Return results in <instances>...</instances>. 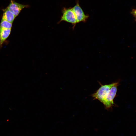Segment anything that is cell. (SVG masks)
Returning a JSON list of instances; mask_svg holds the SVG:
<instances>
[{"instance_id":"7","label":"cell","mask_w":136,"mask_h":136,"mask_svg":"<svg viewBox=\"0 0 136 136\" xmlns=\"http://www.w3.org/2000/svg\"><path fill=\"white\" fill-rule=\"evenodd\" d=\"M3 10V13L2 19L6 20L12 23L16 17L7 8Z\"/></svg>"},{"instance_id":"2","label":"cell","mask_w":136,"mask_h":136,"mask_svg":"<svg viewBox=\"0 0 136 136\" xmlns=\"http://www.w3.org/2000/svg\"><path fill=\"white\" fill-rule=\"evenodd\" d=\"M115 83V82L104 85H102L100 83L101 86L91 95L94 99H97L103 104L107 93Z\"/></svg>"},{"instance_id":"9","label":"cell","mask_w":136,"mask_h":136,"mask_svg":"<svg viewBox=\"0 0 136 136\" xmlns=\"http://www.w3.org/2000/svg\"><path fill=\"white\" fill-rule=\"evenodd\" d=\"M133 13L136 16V10H134L133 12Z\"/></svg>"},{"instance_id":"8","label":"cell","mask_w":136,"mask_h":136,"mask_svg":"<svg viewBox=\"0 0 136 136\" xmlns=\"http://www.w3.org/2000/svg\"><path fill=\"white\" fill-rule=\"evenodd\" d=\"M12 25V23L2 19L0 23V28L11 29Z\"/></svg>"},{"instance_id":"6","label":"cell","mask_w":136,"mask_h":136,"mask_svg":"<svg viewBox=\"0 0 136 136\" xmlns=\"http://www.w3.org/2000/svg\"><path fill=\"white\" fill-rule=\"evenodd\" d=\"M11 29L0 28V48L10 35Z\"/></svg>"},{"instance_id":"1","label":"cell","mask_w":136,"mask_h":136,"mask_svg":"<svg viewBox=\"0 0 136 136\" xmlns=\"http://www.w3.org/2000/svg\"><path fill=\"white\" fill-rule=\"evenodd\" d=\"M119 85V81L115 82V84L111 88L107 93L103 104L105 108L107 110L112 109L115 104L114 99L116 96L118 86Z\"/></svg>"},{"instance_id":"5","label":"cell","mask_w":136,"mask_h":136,"mask_svg":"<svg viewBox=\"0 0 136 136\" xmlns=\"http://www.w3.org/2000/svg\"><path fill=\"white\" fill-rule=\"evenodd\" d=\"M28 7V5L22 4L16 2L14 0H11L10 3L7 8L16 17L23 9Z\"/></svg>"},{"instance_id":"3","label":"cell","mask_w":136,"mask_h":136,"mask_svg":"<svg viewBox=\"0 0 136 136\" xmlns=\"http://www.w3.org/2000/svg\"><path fill=\"white\" fill-rule=\"evenodd\" d=\"M62 15L58 23L65 21L72 23L74 27L77 23L75 15L72 8H64L62 10Z\"/></svg>"},{"instance_id":"4","label":"cell","mask_w":136,"mask_h":136,"mask_svg":"<svg viewBox=\"0 0 136 136\" xmlns=\"http://www.w3.org/2000/svg\"><path fill=\"white\" fill-rule=\"evenodd\" d=\"M72 8L75 15L77 23L81 22H84L86 20L89 16L85 14L78 2Z\"/></svg>"}]
</instances>
